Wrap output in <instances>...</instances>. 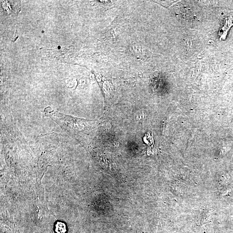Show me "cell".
Instances as JSON below:
<instances>
[{"mask_svg": "<svg viewBox=\"0 0 233 233\" xmlns=\"http://www.w3.org/2000/svg\"><path fill=\"white\" fill-rule=\"evenodd\" d=\"M45 115L55 121L62 129L71 134L88 131L96 124L98 120H89L67 115L53 109L50 107L44 110Z\"/></svg>", "mask_w": 233, "mask_h": 233, "instance_id": "6da1fadb", "label": "cell"}, {"mask_svg": "<svg viewBox=\"0 0 233 233\" xmlns=\"http://www.w3.org/2000/svg\"><path fill=\"white\" fill-rule=\"evenodd\" d=\"M66 227L65 223L58 222L55 225V231L57 233H65Z\"/></svg>", "mask_w": 233, "mask_h": 233, "instance_id": "7a4b0ae2", "label": "cell"}]
</instances>
